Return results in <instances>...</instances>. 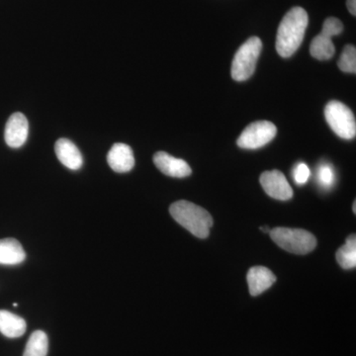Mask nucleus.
Segmentation results:
<instances>
[{"label":"nucleus","instance_id":"22","mask_svg":"<svg viewBox=\"0 0 356 356\" xmlns=\"http://www.w3.org/2000/svg\"><path fill=\"white\" fill-rule=\"evenodd\" d=\"M346 6H348V10H350V13L353 14V16H355L356 0H348V1H346Z\"/></svg>","mask_w":356,"mask_h":356},{"label":"nucleus","instance_id":"14","mask_svg":"<svg viewBox=\"0 0 356 356\" xmlns=\"http://www.w3.org/2000/svg\"><path fill=\"white\" fill-rule=\"evenodd\" d=\"M27 325L24 318L6 310H0V332L9 339H16L25 334Z\"/></svg>","mask_w":356,"mask_h":356},{"label":"nucleus","instance_id":"13","mask_svg":"<svg viewBox=\"0 0 356 356\" xmlns=\"http://www.w3.org/2000/svg\"><path fill=\"white\" fill-rule=\"evenodd\" d=\"M26 252L17 240L13 238L0 240V264L16 266L25 261Z\"/></svg>","mask_w":356,"mask_h":356},{"label":"nucleus","instance_id":"19","mask_svg":"<svg viewBox=\"0 0 356 356\" xmlns=\"http://www.w3.org/2000/svg\"><path fill=\"white\" fill-rule=\"evenodd\" d=\"M318 184L325 189H330L336 184V173L331 165H322L318 170Z\"/></svg>","mask_w":356,"mask_h":356},{"label":"nucleus","instance_id":"8","mask_svg":"<svg viewBox=\"0 0 356 356\" xmlns=\"http://www.w3.org/2000/svg\"><path fill=\"white\" fill-rule=\"evenodd\" d=\"M28 133L29 123L24 115L17 112L9 117L4 131V139L9 147L13 149L22 147L27 140Z\"/></svg>","mask_w":356,"mask_h":356},{"label":"nucleus","instance_id":"17","mask_svg":"<svg viewBox=\"0 0 356 356\" xmlns=\"http://www.w3.org/2000/svg\"><path fill=\"white\" fill-rule=\"evenodd\" d=\"M337 261L343 269H353L356 266L355 235L348 236L346 243L337 252Z\"/></svg>","mask_w":356,"mask_h":356},{"label":"nucleus","instance_id":"2","mask_svg":"<svg viewBox=\"0 0 356 356\" xmlns=\"http://www.w3.org/2000/svg\"><path fill=\"white\" fill-rule=\"evenodd\" d=\"M170 212L173 219L192 235L200 238L209 236L213 219L209 212L200 206L188 201H177L170 206Z\"/></svg>","mask_w":356,"mask_h":356},{"label":"nucleus","instance_id":"11","mask_svg":"<svg viewBox=\"0 0 356 356\" xmlns=\"http://www.w3.org/2000/svg\"><path fill=\"white\" fill-rule=\"evenodd\" d=\"M248 284L250 294L257 296L273 286L276 281L275 275L270 269L264 266H254L248 270Z\"/></svg>","mask_w":356,"mask_h":356},{"label":"nucleus","instance_id":"10","mask_svg":"<svg viewBox=\"0 0 356 356\" xmlns=\"http://www.w3.org/2000/svg\"><path fill=\"white\" fill-rule=\"evenodd\" d=\"M107 163L114 172L125 173L132 170L135 165V158L131 147L117 143L107 154Z\"/></svg>","mask_w":356,"mask_h":356},{"label":"nucleus","instance_id":"7","mask_svg":"<svg viewBox=\"0 0 356 356\" xmlns=\"http://www.w3.org/2000/svg\"><path fill=\"white\" fill-rule=\"evenodd\" d=\"M261 184L267 195L277 200L286 201L292 198L293 191L285 175L280 170L262 173Z\"/></svg>","mask_w":356,"mask_h":356},{"label":"nucleus","instance_id":"3","mask_svg":"<svg viewBox=\"0 0 356 356\" xmlns=\"http://www.w3.org/2000/svg\"><path fill=\"white\" fill-rule=\"evenodd\" d=\"M271 240L278 247L295 254H307L317 245V240L310 232L302 229H271Z\"/></svg>","mask_w":356,"mask_h":356},{"label":"nucleus","instance_id":"21","mask_svg":"<svg viewBox=\"0 0 356 356\" xmlns=\"http://www.w3.org/2000/svg\"><path fill=\"white\" fill-rule=\"evenodd\" d=\"M310 168L305 163H298V165L295 166L293 177H294L295 182L297 184L303 185L307 184L309 178H310Z\"/></svg>","mask_w":356,"mask_h":356},{"label":"nucleus","instance_id":"20","mask_svg":"<svg viewBox=\"0 0 356 356\" xmlns=\"http://www.w3.org/2000/svg\"><path fill=\"white\" fill-rule=\"evenodd\" d=\"M343 31V25L341 21L337 19V18L330 17L325 21L324 25H323V30L321 34L325 35V36L332 37L337 36Z\"/></svg>","mask_w":356,"mask_h":356},{"label":"nucleus","instance_id":"6","mask_svg":"<svg viewBox=\"0 0 356 356\" xmlns=\"http://www.w3.org/2000/svg\"><path fill=\"white\" fill-rule=\"evenodd\" d=\"M277 129L268 121H257L250 124L238 139L242 149H257L266 146L275 138Z\"/></svg>","mask_w":356,"mask_h":356},{"label":"nucleus","instance_id":"9","mask_svg":"<svg viewBox=\"0 0 356 356\" xmlns=\"http://www.w3.org/2000/svg\"><path fill=\"white\" fill-rule=\"evenodd\" d=\"M154 163L161 172L168 177L184 178L189 177L192 172L191 168L186 161L175 158L165 152H159L154 154Z\"/></svg>","mask_w":356,"mask_h":356},{"label":"nucleus","instance_id":"25","mask_svg":"<svg viewBox=\"0 0 356 356\" xmlns=\"http://www.w3.org/2000/svg\"><path fill=\"white\" fill-rule=\"evenodd\" d=\"M13 306H14V307H17V306H18V304H17V303H14V304H13Z\"/></svg>","mask_w":356,"mask_h":356},{"label":"nucleus","instance_id":"16","mask_svg":"<svg viewBox=\"0 0 356 356\" xmlns=\"http://www.w3.org/2000/svg\"><path fill=\"white\" fill-rule=\"evenodd\" d=\"M48 337L42 331L33 332L28 339L23 356H47L48 353Z\"/></svg>","mask_w":356,"mask_h":356},{"label":"nucleus","instance_id":"1","mask_svg":"<svg viewBox=\"0 0 356 356\" xmlns=\"http://www.w3.org/2000/svg\"><path fill=\"white\" fill-rule=\"evenodd\" d=\"M308 21V14L302 7H293L283 17L276 37V51L280 57H291L298 50L305 36Z\"/></svg>","mask_w":356,"mask_h":356},{"label":"nucleus","instance_id":"15","mask_svg":"<svg viewBox=\"0 0 356 356\" xmlns=\"http://www.w3.org/2000/svg\"><path fill=\"white\" fill-rule=\"evenodd\" d=\"M334 51H336V49H334V44L330 37L320 34L312 41L310 47L312 57L317 58L318 60H330L334 57Z\"/></svg>","mask_w":356,"mask_h":356},{"label":"nucleus","instance_id":"24","mask_svg":"<svg viewBox=\"0 0 356 356\" xmlns=\"http://www.w3.org/2000/svg\"><path fill=\"white\" fill-rule=\"evenodd\" d=\"M355 206H356V203L355 202V203H353V212H355V213L356 212V207H355Z\"/></svg>","mask_w":356,"mask_h":356},{"label":"nucleus","instance_id":"5","mask_svg":"<svg viewBox=\"0 0 356 356\" xmlns=\"http://www.w3.org/2000/svg\"><path fill=\"white\" fill-rule=\"evenodd\" d=\"M325 117L330 127L344 140L355 139L356 122L355 114L343 103L332 100L325 108Z\"/></svg>","mask_w":356,"mask_h":356},{"label":"nucleus","instance_id":"23","mask_svg":"<svg viewBox=\"0 0 356 356\" xmlns=\"http://www.w3.org/2000/svg\"><path fill=\"white\" fill-rule=\"evenodd\" d=\"M261 231L262 232H266V233H270V229H269V228H267V227H262V228H261Z\"/></svg>","mask_w":356,"mask_h":356},{"label":"nucleus","instance_id":"18","mask_svg":"<svg viewBox=\"0 0 356 356\" xmlns=\"http://www.w3.org/2000/svg\"><path fill=\"white\" fill-rule=\"evenodd\" d=\"M339 67L343 72L355 74L356 72V49L353 44H348L343 49L339 60Z\"/></svg>","mask_w":356,"mask_h":356},{"label":"nucleus","instance_id":"12","mask_svg":"<svg viewBox=\"0 0 356 356\" xmlns=\"http://www.w3.org/2000/svg\"><path fill=\"white\" fill-rule=\"evenodd\" d=\"M56 154L60 163L72 170H77L83 166V159L79 147L67 139L57 140L55 146Z\"/></svg>","mask_w":356,"mask_h":356},{"label":"nucleus","instance_id":"4","mask_svg":"<svg viewBox=\"0 0 356 356\" xmlns=\"http://www.w3.org/2000/svg\"><path fill=\"white\" fill-rule=\"evenodd\" d=\"M261 50L262 42L257 37L248 39L240 47L232 64V77L235 81H245L252 77Z\"/></svg>","mask_w":356,"mask_h":356}]
</instances>
